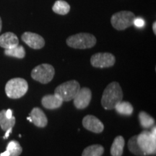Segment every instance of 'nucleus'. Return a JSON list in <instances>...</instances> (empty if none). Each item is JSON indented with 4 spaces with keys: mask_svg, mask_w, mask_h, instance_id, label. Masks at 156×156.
Returning <instances> with one entry per match:
<instances>
[{
    "mask_svg": "<svg viewBox=\"0 0 156 156\" xmlns=\"http://www.w3.org/2000/svg\"><path fill=\"white\" fill-rule=\"evenodd\" d=\"M80 89V85L77 81L69 80L56 87L54 94L57 95L63 101H70L73 100Z\"/></svg>",
    "mask_w": 156,
    "mask_h": 156,
    "instance_id": "nucleus-4",
    "label": "nucleus"
},
{
    "mask_svg": "<svg viewBox=\"0 0 156 156\" xmlns=\"http://www.w3.org/2000/svg\"><path fill=\"white\" fill-rule=\"evenodd\" d=\"M2 28V19L0 17V32H1Z\"/></svg>",
    "mask_w": 156,
    "mask_h": 156,
    "instance_id": "nucleus-29",
    "label": "nucleus"
},
{
    "mask_svg": "<svg viewBox=\"0 0 156 156\" xmlns=\"http://www.w3.org/2000/svg\"><path fill=\"white\" fill-rule=\"evenodd\" d=\"M137 143L145 153V155H155L156 153V137L153 136L151 132L143 131L138 134Z\"/></svg>",
    "mask_w": 156,
    "mask_h": 156,
    "instance_id": "nucleus-7",
    "label": "nucleus"
},
{
    "mask_svg": "<svg viewBox=\"0 0 156 156\" xmlns=\"http://www.w3.org/2000/svg\"><path fill=\"white\" fill-rule=\"evenodd\" d=\"M153 30L154 32V34H155V35L156 34V23L154 22L153 24Z\"/></svg>",
    "mask_w": 156,
    "mask_h": 156,
    "instance_id": "nucleus-28",
    "label": "nucleus"
},
{
    "mask_svg": "<svg viewBox=\"0 0 156 156\" xmlns=\"http://www.w3.org/2000/svg\"><path fill=\"white\" fill-rule=\"evenodd\" d=\"M12 129H9L8 130H7V131H6V134H5V135L4 136V139H6V138H7L8 137V136H9V134L11 133L12 132Z\"/></svg>",
    "mask_w": 156,
    "mask_h": 156,
    "instance_id": "nucleus-26",
    "label": "nucleus"
},
{
    "mask_svg": "<svg viewBox=\"0 0 156 156\" xmlns=\"http://www.w3.org/2000/svg\"><path fill=\"white\" fill-rule=\"evenodd\" d=\"M6 116L8 117V118H10V117L12 116V112L11 109H8V110L6 111Z\"/></svg>",
    "mask_w": 156,
    "mask_h": 156,
    "instance_id": "nucleus-25",
    "label": "nucleus"
},
{
    "mask_svg": "<svg viewBox=\"0 0 156 156\" xmlns=\"http://www.w3.org/2000/svg\"><path fill=\"white\" fill-rule=\"evenodd\" d=\"M23 41L34 49H41L45 46V40L40 35L32 32H25L21 36Z\"/></svg>",
    "mask_w": 156,
    "mask_h": 156,
    "instance_id": "nucleus-10",
    "label": "nucleus"
},
{
    "mask_svg": "<svg viewBox=\"0 0 156 156\" xmlns=\"http://www.w3.org/2000/svg\"><path fill=\"white\" fill-rule=\"evenodd\" d=\"M15 124V117L12 116L8 118L6 116V111L0 112V126L3 131H7L9 129H12Z\"/></svg>",
    "mask_w": 156,
    "mask_h": 156,
    "instance_id": "nucleus-16",
    "label": "nucleus"
},
{
    "mask_svg": "<svg viewBox=\"0 0 156 156\" xmlns=\"http://www.w3.org/2000/svg\"><path fill=\"white\" fill-rule=\"evenodd\" d=\"M19 45V39L15 34L7 32L0 36V46L5 49H8Z\"/></svg>",
    "mask_w": 156,
    "mask_h": 156,
    "instance_id": "nucleus-13",
    "label": "nucleus"
},
{
    "mask_svg": "<svg viewBox=\"0 0 156 156\" xmlns=\"http://www.w3.org/2000/svg\"><path fill=\"white\" fill-rule=\"evenodd\" d=\"M0 156H9V153H8V151H6L5 152H4V153L0 154Z\"/></svg>",
    "mask_w": 156,
    "mask_h": 156,
    "instance_id": "nucleus-27",
    "label": "nucleus"
},
{
    "mask_svg": "<svg viewBox=\"0 0 156 156\" xmlns=\"http://www.w3.org/2000/svg\"><path fill=\"white\" fill-rule=\"evenodd\" d=\"M140 125L144 129H149L155 124V119L145 112H141L139 114Z\"/></svg>",
    "mask_w": 156,
    "mask_h": 156,
    "instance_id": "nucleus-21",
    "label": "nucleus"
},
{
    "mask_svg": "<svg viewBox=\"0 0 156 156\" xmlns=\"http://www.w3.org/2000/svg\"><path fill=\"white\" fill-rule=\"evenodd\" d=\"M125 140L122 136H117L113 142L111 147V155L112 156H122Z\"/></svg>",
    "mask_w": 156,
    "mask_h": 156,
    "instance_id": "nucleus-15",
    "label": "nucleus"
},
{
    "mask_svg": "<svg viewBox=\"0 0 156 156\" xmlns=\"http://www.w3.org/2000/svg\"><path fill=\"white\" fill-rule=\"evenodd\" d=\"M5 54L6 56H12V57L23 58L25 56V50L23 46L17 45V46H15L13 48L5 49Z\"/></svg>",
    "mask_w": 156,
    "mask_h": 156,
    "instance_id": "nucleus-20",
    "label": "nucleus"
},
{
    "mask_svg": "<svg viewBox=\"0 0 156 156\" xmlns=\"http://www.w3.org/2000/svg\"><path fill=\"white\" fill-rule=\"evenodd\" d=\"M30 116L34 125L40 128H44L48 124V119L46 114L40 108L36 107L31 111Z\"/></svg>",
    "mask_w": 156,
    "mask_h": 156,
    "instance_id": "nucleus-12",
    "label": "nucleus"
},
{
    "mask_svg": "<svg viewBox=\"0 0 156 156\" xmlns=\"http://www.w3.org/2000/svg\"><path fill=\"white\" fill-rule=\"evenodd\" d=\"M28 84L23 78H13L7 82L5 86V93L7 97L12 99L20 98L26 94Z\"/></svg>",
    "mask_w": 156,
    "mask_h": 156,
    "instance_id": "nucleus-3",
    "label": "nucleus"
},
{
    "mask_svg": "<svg viewBox=\"0 0 156 156\" xmlns=\"http://www.w3.org/2000/svg\"><path fill=\"white\" fill-rule=\"evenodd\" d=\"M55 75L54 67L48 64H41L34 68L31 72V77L36 81L42 84H47L53 80Z\"/></svg>",
    "mask_w": 156,
    "mask_h": 156,
    "instance_id": "nucleus-6",
    "label": "nucleus"
},
{
    "mask_svg": "<svg viewBox=\"0 0 156 156\" xmlns=\"http://www.w3.org/2000/svg\"><path fill=\"white\" fill-rule=\"evenodd\" d=\"M27 119H28V121H30V122H32V119H31L30 116H28V117H27Z\"/></svg>",
    "mask_w": 156,
    "mask_h": 156,
    "instance_id": "nucleus-30",
    "label": "nucleus"
},
{
    "mask_svg": "<svg viewBox=\"0 0 156 156\" xmlns=\"http://www.w3.org/2000/svg\"><path fill=\"white\" fill-rule=\"evenodd\" d=\"M7 151L9 153V156H19L23 152V148L16 140H12L7 146Z\"/></svg>",
    "mask_w": 156,
    "mask_h": 156,
    "instance_id": "nucleus-23",
    "label": "nucleus"
},
{
    "mask_svg": "<svg viewBox=\"0 0 156 156\" xmlns=\"http://www.w3.org/2000/svg\"><path fill=\"white\" fill-rule=\"evenodd\" d=\"M123 91L117 82H112L105 88L101 98L102 106L106 110H112L123 100Z\"/></svg>",
    "mask_w": 156,
    "mask_h": 156,
    "instance_id": "nucleus-1",
    "label": "nucleus"
},
{
    "mask_svg": "<svg viewBox=\"0 0 156 156\" xmlns=\"http://www.w3.org/2000/svg\"><path fill=\"white\" fill-rule=\"evenodd\" d=\"M116 58L111 53H97L90 58V63L96 68H108L114 65Z\"/></svg>",
    "mask_w": 156,
    "mask_h": 156,
    "instance_id": "nucleus-8",
    "label": "nucleus"
},
{
    "mask_svg": "<svg viewBox=\"0 0 156 156\" xmlns=\"http://www.w3.org/2000/svg\"><path fill=\"white\" fill-rule=\"evenodd\" d=\"M135 17V15L132 12L120 11L112 15L111 23L116 30H124L133 25Z\"/></svg>",
    "mask_w": 156,
    "mask_h": 156,
    "instance_id": "nucleus-5",
    "label": "nucleus"
},
{
    "mask_svg": "<svg viewBox=\"0 0 156 156\" xmlns=\"http://www.w3.org/2000/svg\"><path fill=\"white\" fill-rule=\"evenodd\" d=\"M92 98V92L88 87L80 89L77 95L74 98V105L77 109H84L89 106Z\"/></svg>",
    "mask_w": 156,
    "mask_h": 156,
    "instance_id": "nucleus-9",
    "label": "nucleus"
},
{
    "mask_svg": "<svg viewBox=\"0 0 156 156\" xmlns=\"http://www.w3.org/2000/svg\"><path fill=\"white\" fill-rule=\"evenodd\" d=\"M83 125L88 131L94 133H101L104 129V125L97 117L93 115H87L83 118Z\"/></svg>",
    "mask_w": 156,
    "mask_h": 156,
    "instance_id": "nucleus-11",
    "label": "nucleus"
},
{
    "mask_svg": "<svg viewBox=\"0 0 156 156\" xmlns=\"http://www.w3.org/2000/svg\"><path fill=\"white\" fill-rule=\"evenodd\" d=\"M52 10L58 15H65L70 11V5L64 0H57L52 7Z\"/></svg>",
    "mask_w": 156,
    "mask_h": 156,
    "instance_id": "nucleus-17",
    "label": "nucleus"
},
{
    "mask_svg": "<svg viewBox=\"0 0 156 156\" xmlns=\"http://www.w3.org/2000/svg\"><path fill=\"white\" fill-rule=\"evenodd\" d=\"M133 25H135L137 28H142V27H143L144 25H145V21H144V20H142V18H136L135 17V19H134V20Z\"/></svg>",
    "mask_w": 156,
    "mask_h": 156,
    "instance_id": "nucleus-24",
    "label": "nucleus"
},
{
    "mask_svg": "<svg viewBox=\"0 0 156 156\" xmlns=\"http://www.w3.org/2000/svg\"><path fill=\"white\" fill-rule=\"evenodd\" d=\"M136 137H137V135H134L129 140L128 148L129 150V151L132 153H133L134 155L137 156H144L145 155V153H143V151H142L141 148L140 147L139 145H138Z\"/></svg>",
    "mask_w": 156,
    "mask_h": 156,
    "instance_id": "nucleus-22",
    "label": "nucleus"
},
{
    "mask_svg": "<svg viewBox=\"0 0 156 156\" xmlns=\"http://www.w3.org/2000/svg\"><path fill=\"white\" fill-rule=\"evenodd\" d=\"M104 148L101 145H92L84 150L82 156H102Z\"/></svg>",
    "mask_w": 156,
    "mask_h": 156,
    "instance_id": "nucleus-18",
    "label": "nucleus"
},
{
    "mask_svg": "<svg viewBox=\"0 0 156 156\" xmlns=\"http://www.w3.org/2000/svg\"><path fill=\"white\" fill-rule=\"evenodd\" d=\"M117 113L122 114L125 115V116H130L133 113L134 108L132 105L129 102L127 101H122L116 105L115 108Z\"/></svg>",
    "mask_w": 156,
    "mask_h": 156,
    "instance_id": "nucleus-19",
    "label": "nucleus"
},
{
    "mask_svg": "<svg viewBox=\"0 0 156 156\" xmlns=\"http://www.w3.org/2000/svg\"><path fill=\"white\" fill-rule=\"evenodd\" d=\"M66 43L69 47L76 49L93 48L96 44V38L93 34L80 33L68 37Z\"/></svg>",
    "mask_w": 156,
    "mask_h": 156,
    "instance_id": "nucleus-2",
    "label": "nucleus"
},
{
    "mask_svg": "<svg viewBox=\"0 0 156 156\" xmlns=\"http://www.w3.org/2000/svg\"><path fill=\"white\" fill-rule=\"evenodd\" d=\"M63 101L57 95H46L42 98L41 103L44 108L47 109H56L61 107Z\"/></svg>",
    "mask_w": 156,
    "mask_h": 156,
    "instance_id": "nucleus-14",
    "label": "nucleus"
}]
</instances>
